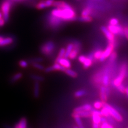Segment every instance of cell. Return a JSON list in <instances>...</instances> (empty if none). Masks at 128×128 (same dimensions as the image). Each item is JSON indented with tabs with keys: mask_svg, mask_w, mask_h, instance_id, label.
<instances>
[{
	"mask_svg": "<svg viewBox=\"0 0 128 128\" xmlns=\"http://www.w3.org/2000/svg\"><path fill=\"white\" fill-rule=\"evenodd\" d=\"M51 14L63 22H73L78 19L76 13L73 8L68 9H55L52 10Z\"/></svg>",
	"mask_w": 128,
	"mask_h": 128,
	"instance_id": "6da1fadb",
	"label": "cell"
},
{
	"mask_svg": "<svg viewBox=\"0 0 128 128\" xmlns=\"http://www.w3.org/2000/svg\"><path fill=\"white\" fill-rule=\"evenodd\" d=\"M13 3L10 0H3L0 4V10L6 22L9 21L10 14L13 6Z\"/></svg>",
	"mask_w": 128,
	"mask_h": 128,
	"instance_id": "7a4b0ae2",
	"label": "cell"
},
{
	"mask_svg": "<svg viewBox=\"0 0 128 128\" xmlns=\"http://www.w3.org/2000/svg\"><path fill=\"white\" fill-rule=\"evenodd\" d=\"M56 48L54 42L52 41H48L44 43L40 48V51L44 56H50Z\"/></svg>",
	"mask_w": 128,
	"mask_h": 128,
	"instance_id": "3957f363",
	"label": "cell"
},
{
	"mask_svg": "<svg viewBox=\"0 0 128 128\" xmlns=\"http://www.w3.org/2000/svg\"><path fill=\"white\" fill-rule=\"evenodd\" d=\"M127 70L128 65L126 64H123L120 67L119 75L113 82V84L114 86L117 87L120 84H121L126 74Z\"/></svg>",
	"mask_w": 128,
	"mask_h": 128,
	"instance_id": "277c9868",
	"label": "cell"
},
{
	"mask_svg": "<svg viewBox=\"0 0 128 128\" xmlns=\"http://www.w3.org/2000/svg\"><path fill=\"white\" fill-rule=\"evenodd\" d=\"M115 46V41L108 42V44L106 49L104 50H103L102 54L99 60L100 62H102L105 61L107 58H109L112 53L114 51Z\"/></svg>",
	"mask_w": 128,
	"mask_h": 128,
	"instance_id": "5b68a950",
	"label": "cell"
},
{
	"mask_svg": "<svg viewBox=\"0 0 128 128\" xmlns=\"http://www.w3.org/2000/svg\"><path fill=\"white\" fill-rule=\"evenodd\" d=\"M103 107H106L108 110L109 113L111 116L113 117L115 120L118 122H122L123 121V118L118 112L114 108L112 107L109 104H108L106 102H104Z\"/></svg>",
	"mask_w": 128,
	"mask_h": 128,
	"instance_id": "8992f818",
	"label": "cell"
},
{
	"mask_svg": "<svg viewBox=\"0 0 128 128\" xmlns=\"http://www.w3.org/2000/svg\"><path fill=\"white\" fill-rule=\"evenodd\" d=\"M54 0H42L36 4L35 8L38 10H42L52 6Z\"/></svg>",
	"mask_w": 128,
	"mask_h": 128,
	"instance_id": "52a82bcc",
	"label": "cell"
},
{
	"mask_svg": "<svg viewBox=\"0 0 128 128\" xmlns=\"http://www.w3.org/2000/svg\"><path fill=\"white\" fill-rule=\"evenodd\" d=\"M100 30L105 35L106 38L108 40V42H115V35H114L113 33H112L111 32L108 30L107 27L102 26L100 27Z\"/></svg>",
	"mask_w": 128,
	"mask_h": 128,
	"instance_id": "ba28073f",
	"label": "cell"
},
{
	"mask_svg": "<svg viewBox=\"0 0 128 128\" xmlns=\"http://www.w3.org/2000/svg\"><path fill=\"white\" fill-rule=\"evenodd\" d=\"M66 69V68H65V67L62 66L60 64H59L58 62H55L53 65H52L51 66H50V67H48L46 68H45L44 70L46 73H50V72L54 71V70L65 72Z\"/></svg>",
	"mask_w": 128,
	"mask_h": 128,
	"instance_id": "9c48e42d",
	"label": "cell"
},
{
	"mask_svg": "<svg viewBox=\"0 0 128 128\" xmlns=\"http://www.w3.org/2000/svg\"><path fill=\"white\" fill-rule=\"evenodd\" d=\"M14 42V38L12 36H4L0 41V48L6 47L11 45Z\"/></svg>",
	"mask_w": 128,
	"mask_h": 128,
	"instance_id": "30bf717a",
	"label": "cell"
},
{
	"mask_svg": "<svg viewBox=\"0 0 128 128\" xmlns=\"http://www.w3.org/2000/svg\"><path fill=\"white\" fill-rule=\"evenodd\" d=\"M52 6L55 8H58V9H68V8H72L68 3L63 1H54Z\"/></svg>",
	"mask_w": 128,
	"mask_h": 128,
	"instance_id": "8fae6325",
	"label": "cell"
},
{
	"mask_svg": "<svg viewBox=\"0 0 128 128\" xmlns=\"http://www.w3.org/2000/svg\"><path fill=\"white\" fill-rule=\"evenodd\" d=\"M92 118L93 123L99 124L101 123V118L102 115L100 111L97 110H92Z\"/></svg>",
	"mask_w": 128,
	"mask_h": 128,
	"instance_id": "7c38bea8",
	"label": "cell"
},
{
	"mask_svg": "<svg viewBox=\"0 0 128 128\" xmlns=\"http://www.w3.org/2000/svg\"><path fill=\"white\" fill-rule=\"evenodd\" d=\"M93 109V107L90 104H84L82 106L78 107L74 110V112H78L81 111H91L92 112Z\"/></svg>",
	"mask_w": 128,
	"mask_h": 128,
	"instance_id": "4fadbf2b",
	"label": "cell"
},
{
	"mask_svg": "<svg viewBox=\"0 0 128 128\" xmlns=\"http://www.w3.org/2000/svg\"><path fill=\"white\" fill-rule=\"evenodd\" d=\"M57 62L59 64H60L62 66L65 67V68H70L72 66L70 62V60L68 59L67 58L63 57L61 59H60Z\"/></svg>",
	"mask_w": 128,
	"mask_h": 128,
	"instance_id": "5bb4252c",
	"label": "cell"
},
{
	"mask_svg": "<svg viewBox=\"0 0 128 128\" xmlns=\"http://www.w3.org/2000/svg\"><path fill=\"white\" fill-rule=\"evenodd\" d=\"M108 96L106 94V86H102L100 88V98L101 100L103 102H106L108 99Z\"/></svg>",
	"mask_w": 128,
	"mask_h": 128,
	"instance_id": "9a60e30c",
	"label": "cell"
},
{
	"mask_svg": "<svg viewBox=\"0 0 128 128\" xmlns=\"http://www.w3.org/2000/svg\"><path fill=\"white\" fill-rule=\"evenodd\" d=\"M40 82L35 81L34 83V96L36 98H38L40 96Z\"/></svg>",
	"mask_w": 128,
	"mask_h": 128,
	"instance_id": "2e32d148",
	"label": "cell"
},
{
	"mask_svg": "<svg viewBox=\"0 0 128 128\" xmlns=\"http://www.w3.org/2000/svg\"><path fill=\"white\" fill-rule=\"evenodd\" d=\"M72 116L74 118L75 121L79 128H84V127L83 125V123L81 120V118H80L79 116H78L77 114H76L74 112H73V113L72 114Z\"/></svg>",
	"mask_w": 128,
	"mask_h": 128,
	"instance_id": "e0dca14e",
	"label": "cell"
},
{
	"mask_svg": "<svg viewBox=\"0 0 128 128\" xmlns=\"http://www.w3.org/2000/svg\"><path fill=\"white\" fill-rule=\"evenodd\" d=\"M80 49H78V48H74L70 52V53L68 56V58L70 60H74L77 58L78 56L80 51Z\"/></svg>",
	"mask_w": 128,
	"mask_h": 128,
	"instance_id": "ac0fdd59",
	"label": "cell"
},
{
	"mask_svg": "<svg viewBox=\"0 0 128 128\" xmlns=\"http://www.w3.org/2000/svg\"><path fill=\"white\" fill-rule=\"evenodd\" d=\"M74 113L77 114L80 118H89L92 116V112L91 111H81L78 112H75Z\"/></svg>",
	"mask_w": 128,
	"mask_h": 128,
	"instance_id": "d6986e66",
	"label": "cell"
},
{
	"mask_svg": "<svg viewBox=\"0 0 128 128\" xmlns=\"http://www.w3.org/2000/svg\"><path fill=\"white\" fill-rule=\"evenodd\" d=\"M22 77V74L20 72L14 74L11 77L10 79V82L12 83H14L16 82H17L18 80H19Z\"/></svg>",
	"mask_w": 128,
	"mask_h": 128,
	"instance_id": "ffe728a7",
	"label": "cell"
},
{
	"mask_svg": "<svg viewBox=\"0 0 128 128\" xmlns=\"http://www.w3.org/2000/svg\"><path fill=\"white\" fill-rule=\"evenodd\" d=\"M92 13V9L90 6H87L82 10L81 16H89Z\"/></svg>",
	"mask_w": 128,
	"mask_h": 128,
	"instance_id": "44dd1931",
	"label": "cell"
},
{
	"mask_svg": "<svg viewBox=\"0 0 128 128\" xmlns=\"http://www.w3.org/2000/svg\"><path fill=\"white\" fill-rule=\"evenodd\" d=\"M78 21L84 22H90L93 20V18L91 16H81V17L78 18Z\"/></svg>",
	"mask_w": 128,
	"mask_h": 128,
	"instance_id": "7402d4cb",
	"label": "cell"
},
{
	"mask_svg": "<svg viewBox=\"0 0 128 128\" xmlns=\"http://www.w3.org/2000/svg\"><path fill=\"white\" fill-rule=\"evenodd\" d=\"M103 50L101 49H98L94 51V62L96 60H98L100 58L102 54Z\"/></svg>",
	"mask_w": 128,
	"mask_h": 128,
	"instance_id": "603a6c76",
	"label": "cell"
},
{
	"mask_svg": "<svg viewBox=\"0 0 128 128\" xmlns=\"http://www.w3.org/2000/svg\"><path fill=\"white\" fill-rule=\"evenodd\" d=\"M74 48V44L73 43H70L68 44L67 46L66 49V52H65V58H68V56L70 53V52L72 51V50Z\"/></svg>",
	"mask_w": 128,
	"mask_h": 128,
	"instance_id": "cb8c5ba5",
	"label": "cell"
},
{
	"mask_svg": "<svg viewBox=\"0 0 128 128\" xmlns=\"http://www.w3.org/2000/svg\"><path fill=\"white\" fill-rule=\"evenodd\" d=\"M64 72H65L67 75H68L70 76L73 78H76L78 76L76 72L70 68H66Z\"/></svg>",
	"mask_w": 128,
	"mask_h": 128,
	"instance_id": "d4e9b609",
	"label": "cell"
},
{
	"mask_svg": "<svg viewBox=\"0 0 128 128\" xmlns=\"http://www.w3.org/2000/svg\"><path fill=\"white\" fill-rule=\"evenodd\" d=\"M93 62H94V61L92 60L89 57H88L86 56V59L85 62H84L83 64V68L85 69L88 68H89L90 66H91L92 65Z\"/></svg>",
	"mask_w": 128,
	"mask_h": 128,
	"instance_id": "484cf974",
	"label": "cell"
},
{
	"mask_svg": "<svg viewBox=\"0 0 128 128\" xmlns=\"http://www.w3.org/2000/svg\"><path fill=\"white\" fill-rule=\"evenodd\" d=\"M19 128H27V119L25 118H22L17 123Z\"/></svg>",
	"mask_w": 128,
	"mask_h": 128,
	"instance_id": "4316f807",
	"label": "cell"
},
{
	"mask_svg": "<svg viewBox=\"0 0 128 128\" xmlns=\"http://www.w3.org/2000/svg\"><path fill=\"white\" fill-rule=\"evenodd\" d=\"M65 52H66V49H65V48H61L60 50V51L59 52L58 56L57 57V58H56L55 62H57L60 59H61V58L65 57Z\"/></svg>",
	"mask_w": 128,
	"mask_h": 128,
	"instance_id": "83f0119b",
	"label": "cell"
},
{
	"mask_svg": "<svg viewBox=\"0 0 128 128\" xmlns=\"http://www.w3.org/2000/svg\"><path fill=\"white\" fill-rule=\"evenodd\" d=\"M30 78L33 80L34 81H38V82H42L44 80V78L42 76L36 75V74H32L30 75Z\"/></svg>",
	"mask_w": 128,
	"mask_h": 128,
	"instance_id": "f1b7e54d",
	"label": "cell"
},
{
	"mask_svg": "<svg viewBox=\"0 0 128 128\" xmlns=\"http://www.w3.org/2000/svg\"><path fill=\"white\" fill-rule=\"evenodd\" d=\"M86 94V92L84 90H80L78 91H76L75 92V93L74 94V97L76 98H79V97H81L82 96H84Z\"/></svg>",
	"mask_w": 128,
	"mask_h": 128,
	"instance_id": "f546056e",
	"label": "cell"
},
{
	"mask_svg": "<svg viewBox=\"0 0 128 128\" xmlns=\"http://www.w3.org/2000/svg\"><path fill=\"white\" fill-rule=\"evenodd\" d=\"M117 56H118V54L116 53V52H115V51H114L109 57L108 62L110 64L114 63L116 59V58H117Z\"/></svg>",
	"mask_w": 128,
	"mask_h": 128,
	"instance_id": "4dcf8cb0",
	"label": "cell"
},
{
	"mask_svg": "<svg viewBox=\"0 0 128 128\" xmlns=\"http://www.w3.org/2000/svg\"><path fill=\"white\" fill-rule=\"evenodd\" d=\"M100 112L102 116H104L105 118H107V117H108L110 116V114L109 113L108 110L105 107H103L102 108L101 110L100 111Z\"/></svg>",
	"mask_w": 128,
	"mask_h": 128,
	"instance_id": "1f68e13d",
	"label": "cell"
},
{
	"mask_svg": "<svg viewBox=\"0 0 128 128\" xmlns=\"http://www.w3.org/2000/svg\"><path fill=\"white\" fill-rule=\"evenodd\" d=\"M103 103L102 101H96L94 102V107L96 110H100L102 109L103 107Z\"/></svg>",
	"mask_w": 128,
	"mask_h": 128,
	"instance_id": "d6a6232c",
	"label": "cell"
},
{
	"mask_svg": "<svg viewBox=\"0 0 128 128\" xmlns=\"http://www.w3.org/2000/svg\"><path fill=\"white\" fill-rule=\"evenodd\" d=\"M32 66H33V67L35 68L38 70H45V67H44L41 64H40V62H35V63H32Z\"/></svg>",
	"mask_w": 128,
	"mask_h": 128,
	"instance_id": "836d02e7",
	"label": "cell"
},
{
	"mask_svg": "<svg viewBox=\"0 0 128 128\" xmlns=\"http://www.w3.org/2000/svg\"><path fill=\"white\" fill-rule=\"evenodd\" d=\"M118 20L115 18H111L109 20V24L111 25H117L118 24Z\"/></svg>",
	"mask_w": 128,
	"mask_h": 128,
	"instance_id": "e575fe53",
	"label": "cell"
},
{
	"mask_svg": "<svg viewBox=\"0 0 128 128\" xmlns=\"http://www.w3.org/2000/svg\"><path fill=\"white\" fill-rule=\"evenodd\" d=\"M19 65L22 68H26L28 65V63L26 60H21L19 62Z\"/></svg>",
	"mask_w": 128,
	"mask_h": 128,
	"instance_id": "d590c367",
	"label": "cell"
},
{
	"mask_svg": "<svg viewBox=\"0 0 128 128\" xmlns=\"http://www.w3.org/2000/svg\"><path fill=\"white\" fill-rule=\"evenodd\" d=\"M43 61V58L41 57H38V58H34L30 59V62L32 63H35V62H41Z\"/></svg>",
	"mask_w": 128,
	"mask_h": 128,
	"instance_id": "8d00e7d4",
	"label": "cell"
},
{
	"mask_svg": "<svg viewBox=\"0 0 128 128\" xmlns=\"http://www.w3.org/2000/svg\"><path fill=\"white\" fill-rule=\"evenodd\" d=\"M118 90L120 91L121 92L122 94H125V90H126V88L124 87L122 84H120V86H118L116 87Z\"/></svg>",
	"mask_w": 128,
	"mask_h": 128,
	"instance_id": "74e56055",
	"label": "cell"
},
{
	"mask_svg": "<svg viewBox=\"0 0 128 128\" xmlns=\"http://www.w3.org/2000/svg\"><path fill=\"white\" fill-rule=\"evenodd\" d=\"M86 59V56H84V55L80 56H79L78 58V61H79L80 62H81V63H82V64H83L84 62H85Z\"/></svg>",
	"mask_w": 128,
	"mask_h": 128,
	"instance_id": "f35d334b",
	"label": "cell"
},
{
	"mask_svg": "<svg viewBox=\"0 0 128 128\" xmlns=\"http://www.w3.org/2000/svg\"><path fill=\"white\" fill-rule=\"evenodd\" d=\"M123 30H124V36L128 40V26H125L124 27H123Z\"/></svg>",
	"mask_w": 128,
	"mask_h": 128,
	"instance_id": "ab89813d",
	"label": "cell"
},
{
	"mask_svg": "<svg viewBox=\"0 0 128 128\" xmlns=\"http://www.w3.org/2000/svg\"><path fill=\"white\" fill-rule=\"evenodd\" d=\"M110 123H107V122L102 123V124L100 126V128H109Z\"/></svg>",
	"mask_w": 128,
	"mask_h": 128,
	"instance_id": "60d3db41",
	"label": "cell"
},
{
	"mask_svg": "<svg viewBox=\"0 0 128 128\" xmlns=\"http://www.w3.org/2000/svg\"><path fill=\"white\" fill-rule=\"evenodd\" d=\"M106 94L108 96V97L110 95V88L108 86H106Z\"/></svg>",
	"mask_w": 128,
	"mask_h": 128,
	"instance_id": "b9f144b4",
	"label": "cell"
},
{
	"mask_svg": "<svg viewBox=\"0 0 128 128\" xmlns=\"http://www.w3.org/2000/svg\"><path fill=\"white\" fill-rule=\"evenodd\" d=\"M99 124L94 123H92V128H99Z\"/></svg>",
	"mask_w": 128,
	"mask_h": 128,
	"instance_id": "7bdbcfd3",
	"label": "cell"
},
{
	"mask_svg": "<svg viewBox=\"0 0 128 128\" xmlns=\"http://www.w3.org/2000/svg\"><path fill=\"white\" fill-rule=\"evenodd\" d=\"M125 94H126L127 97L128 98V86L126 88V90H125Z\"/></svg>",
	"mask_w": 128,
	"mask_h": 128,
	"instance_id": "ee69618b",
	"label": "cell"
},
{
	"mask_svg": "<svg viewBox=\"0 0 128 128\" xmlns=\"http://www.w3.org/2000/svg\"><path fill=\"white\" fill-rule=\"evenodd\" d=\"M3 16H2V13H1V10H0V19H2V18H3Z\"/></svg>",
	"mask_w": 128,
	"mask_h": 128,
	"instance_id": "f6af8a7d",
	"label": "cell"
},
{
	"mask_svg": "<svg viewBox=\"0 0 128 128\" xmlns=\"http://www.w3.org/2000/svg\"><path fill=\"white\" fill-rule=\"evenodd\" d=\"M73 128H78V126H74Z\"/></svg>",
	"mask_w": 128,
	"mask_h": 128,
	"instance_id": "bcb514c9",
	"label": "cell"
},
{
	"mask_svg": "<svg viewBox=\"0 0 128 128\" xmlns=\"http://www.w3.org/2000/svg\"><path fill=\"white\" fill-rule=\"evenodd\" d=\"M22 1H24V0H22Z\"/></svg>",
	"mask_w": 128,
	"mask_h": 128,
	"instance_id": "7dc6e473",
	"label": "cell"
},
{
	"mask_svg": "<svg viewBox=\"0 0 128 128\" xmlns=\"http://www.w3.org/2000/svg\"><path fill=\"white\" fill-rule=\"evenodd\" d=\"M127 128H128V127H127Z\"/></svg>",
	"mask_w": 128,
	"mask_h": 128,
	"instance_id": "c3c4849f",
	"label": "cell"
}]
</instances>
